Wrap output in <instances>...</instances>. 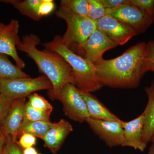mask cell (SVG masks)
Returning a JSON list of instances; mask_svg holds the SVG:
<instances>
[{
    "instance_id": "1",
    "label": "cell",
    "mask_w": 154,
    "mask_h": 154,
    "mask_svg": "<svg viewBox=\"0 0 154 154\" xmlns=\"http://www.w3.org/2000/svg\"><path fill=\"white\" fill-rule=\"evenodd\" d=\"M146 43L130 47L121 55L95 64L98 79L102 86L112 88H137L145 74L144 53Z\"/></svg>"
},
{
    "instance_id": "2",
    "label": "cell",
    "mask_w": 154,
    "mask_h": 154,
    "mask_svg": "<svg viewBox=\"0 0 154 154\" xmlns=\"http://www.w3.org/2000/svg\"><path fill=\"white\" fill-rule=\"evenodd\" d=\"M40 42L38 36L30 33L22 36L17 45V49L32 59L39 72L49 80L52 88L48 91V96L50 99L56 100L64 86L67 83L71 84L72 68L58 54L46 49H38L37 46Z\"/></svg>"
},
{
    "instance_id": "3",
    "label": "cell",
    "mask_w": 154,
    "mask_h": 154,
    "mask_svg": "<svg viewBox=\"0 0 154 154\" xmlns=\"http://www.w3.org/2000/svg\"><path fill=\"white\" fill-rule=\"evenodd\" d=\"M45 49L58 54L71 67V84L80 90L94 92L103 87L98 79L95 65L67 47L61 36H56L51 41L42 43Z\"/></svg>"
},
{
    "instance_id": "4",
    "label": "cell",
    "mask_w": 154,
    "mask_h": 154,
    "mask_svg": "<svg viewBox=\"0 0 154 154\" xmlns=\"http://www.w3.org/2000/svg\"><path fill=\"white\" fill-rule=\"evenodd\" d=\"M57 17L66 22L67 29L62 37L64 44L73 52L83 44L96 29V22L88 17H82L60 6Z\"/></svg>"
},
{
    "instance_id": "5",
    "label": "cell",
    "mask_w": 154,
    "mask_h": 154,
    "mask_svg": "<svg viewBox=\"0 0 154 154\" xmlns=\"http://www.w3.org/2000/svg\"><path fill=\"white\" fill-rule=\"evenodd\" d=\"M52 88L51 83L44 75L0 80V94L14 100L25 98L36 91H49Z\"/></svg>"
},
{
    "instance_id": "6",
    "label": "cell",
    "mask_w": 154,
    "mask_h": 154,
    "mask_svg": "<svg viewBox=\"0 0 154 154\" xmlns=\"http://www.w3.org/2000/svg\"><path fill=\"white\" fill-rule=\"evenodd\" d=\"M57 99L62 103L65 114L72 120L83 123L90 118L85 102L79 89L72 84L67 83L64 86Z\"/></svg>"
},
{
    "instance_id": "7",
    "label": "cell",
    "mask_w": 154,
    "mask_h": 154,
    "mask_svg": "<svg viewBox=\"0 0 154 154\" xmlns=\"http://www.w3.org/2000/svg\"><path fill=\"white\" fill-rule=\"evenodd\" d=\"M107 10V15L128 25L137 35L145 33L154 22V18L132 5L130 0L128 4L113 10Z\"/></svg>"
},
{
    "instance_id": "8",
    "label": "cell",
    "mask_w": 154,
    "mask_h": 154,
    "mask_svg": "<svg viewBox=\"0 0 154 154\" xmlns=\"http://www.w3.org/2000/svg\"><path fill=\"white\" fill-rule=\"evenodd\" d=\"M117 46L104 32L96 28L74 52L95 65L103 59L106 51Z\"/></svg>"
},
{
    "instance_id": "9",
    "label": "cell",
    "mask_w": 154,
    "mask_h": 154,
    "mask_svg": "<svg viewBox=\"0 0 154 154\" xmlns=\"http://www.w3.org/2000/svg\"><path fill=\"white\" fill-rule=\"evenodd\" d=\"M20 25L17 19H12L8 25L0 22V54L11 57L19 68H24L25 63L17 53V45L20 40Z\"/></svg>"
},
{
    "instance_id": "10",
    "label": "cell",
    "mask_w": 154,
    "mask_h": 154,
    "mask_svg": "<svg viewBox=\"0 0 154 154\" xmlns=\"http://www.w3.org/2000/svg\"><path fill=\"white\" fill-rule=\"evenodd\" d=\"M121 121H107L88 118L86 122L100 139L109 147L124 146L123 130Z\"/></svg>"
},
{
    "instance_id": "11",
    "label": "cell",
    "mask_w": 154,
    "mask_h": 154,
    "mask_svg": "<svg viewBox=\"0 0 154 154\" xmlns=\"http://www.w3.org/2000/svg\"><path fill=\"white\" fill-rule=\"evenodd\" d=\"M96 23L97 29L104 32L117 45L125 44L137 35L128 25L108 15L96 21Z\"/></svg>"
},
{
    "instance_id": "12",
    "label": "cell",
    "mask_w": 154,
    "mask_h": 154,
    "mask_svg": "<svg viewBox=\"0 0 154 154\" xmlns=\"http://www.w3.org/2000/svg\"><path fill=\"white\" fill-rule=\"evenodd\" d=\"M26 102L25 98L15 99L2 122L6 136L11 137L15 142H17L19 129L24 122Z\"/></svg>"
},
{
    "instance_id": "13",
    "label": "cell",
    "mask_w": 154,
    "mask_h": 154,
    "mask_svg": "<svg viewBox=\"0 0 154 154\" xmlns=\"http://www.w3.org/2000/svg\"><path fill=\"white\" fill-rule=\"evenodd\" d=\"M121 125L123 130L124 146L130 147L143 152L147 144L143 141L144 116L143 112L131 121H122Z\"/></svg>"
},
{
    "instance_id": "14",
    "label": "cell",
    "mask_w": 154,
    "mask_h": 154,
    "mask_svg": "<svg viewBox=\"0 0 154 154\" xmlns=\"http://www.w3.org/2000/svg\"><path fill=\"white\" fill-rule=\"evenodd\" d=\"M73 131L72 126L68 122L61 119L41 138L45 146L48 148L54 153L60 149L69 134Z\"/></svg>"
},
{
    "instance_id": "15",
    "label": "cell",
    "mask_w": 154,
    "mask_h": 154,
    "mask_svg": "<svg viewBox=\"0 0 154 154\" xmlns=\"http://www.w3.org/2000/svg\"><path fill=\"white\" fill-rule=\"evenodd\" d=\"M79 91L85 102L90 118L107 121H121L91 92L79 89Z\"/></svg>"
},
{
    "instance_id": "16",
    "label": "cell",
    "mask_w": 154,
    "mask_h": 154,
    "mask_svg": "<svg viewBox=\"0 0 154 154\" xmlns=\"http://www.w3.org/2000/svg\"><path fill=\"white\" fill-rule=\"evenodd\" d=\"M146 93L148 96V102L143 112L144 116L143 141L147 145L154 134V81L151 85L146 87Z\"/></svg>"
},
{
    "instance_id": "17",
    "label": "cell",
    "mask_w": 154,
    "mask_h": 154,
    "mask_svg": "<svg viewBox=\"0 0 154 154\" xmlns=\"http://www.w3.org/2000/svg\"><path fill=\"white\" fill-rule=\"evenodd\" d=\"M42 0H1L0 2L9 4L17 9L22 15L34 21L41 20L42 17L38 14V9Z\"/></svg>"
},
{
    "instance_id": "18",
    "label": "cell",
    "mask_w": 154,
    "mask_h": 154,
    "mask_svg": "<svg viewBox=\"0 0 154 154\" xmlns=\"http://www.w3.org/2000/svg\"><path fill=\"white\" fill-rule=\"evenodd\" d=\"M28 77L29 75L9 60L8 56L0 54V80Z\"/></svg>"
},
{
    "instance_id": "19",
    "label": "cell",
    "mask_w": 154,
    "mask_h": 154,
    "mask_svg": "<svg viewBox=\"0 0 154 154\" xmlns=\"http://www.w3.org/2000/svg\"><path fill=\"white\" fill-rule=\"evenodd\" d=\"M54 125L51 121L23 122L18 134V138L23 133H28L41 139Z\"/></svg>"
},
{
    "instance_id": "20",
    "label": "cell",
    "mask_w": 154,
    "mask_h": 154,
    "mask_svg": "<svg viewBox=\"0 0 154 154\" xmlns=\"http://www.w3.org/2000/svg\"><path fill=\"white\" fill-rule=\"evenodd\" d=\"M60 6L82 17H88L89 3L88 0H62Z\"/></svg>"
},
{
    "instance_id": "21",
    "label": "cell",
    "mask_w": 154,
    "mask_h": 154,
    "mask_svg": "<svg viewBox=\"0 0 154 154\" xmlns=\"http://www.w3.org/2000/svg\"><path fill=\"white\" fill-rule=\"evenodd\" d=\"M51 112L40 111L31 107L28 102L25 105V114L23 122H32L36 121H50Z\"/></svg>"
},
{
    "instance_id": "22",
    "label": "cell",
    "mask_w": 154,
    "mask_h": 154,
    "mask_svg": "<svg viewBox=\"0 0 154 154\" xmlns=\"http://www.w3.org/2000/svg\"><path fill=\"white\" fill-rule=\"evenodd\" d=\"M88 18L96 22L107 15V9L104 8L100 0H88Z\"/></svg>"
},
{
    "instance_id": "23",
    "label": "cell",
    "mask_w": 154,
    "mask_h": 154,
    "mask_svg": "<svg viewBox=\"0 0 154 154\" xmlns=\"http://www.w3.org/2000/svg\"><path fill=\"white\" fill-rule=\"evenodd\" d=\"M28 102L31 107L36 110L52 112V105L44 97L36 93H33L28 96Z\"/></svg>"
},
{
    "instance_id": "24",
    "label": "cell",
    "mask_w": 154,
    "mask_h": 154,
    "mask_svg": "<svg viewBox=\"0 0 154 154\" xmlns=\"http://www.w3.org/2000/svg\"><path fill=\"white\" fill-rule=\"evenodd\" d=\"M143 71L144 73L154 71V41L150 40L146 44L144 53Z\"/></svg>"
},
{
    "instance_id": "25",
    "label": "cell",
    "mask_w": 154,
    "mask_h": 154,
    "mask_svg": "<svg viewBox=\"0 0 154 154\" xmlns=\"http://www.w3.org/2000/svg\"><path fill=\"white\" fill-rule=\"evenodd\" d=\"M130 2L154 18V0H130Z\"/></svg>"
},
{
    "instance_id": "26",
    "label": "cell",
    "mask_w": 154,
    "mask_h": 154,
    "mask_svg": "<svg viewBox=\"0 0 154 154\" xmlns=\"http://www.w3.org/2000/svg\"><path fill=\"white\" fill-rule=\"evenodd\" d=\"M36 137L28 133L22 134L19 137V140L17 142L19 146L24 149L33 147L36 144Z\"/></svg>"
},
{
    "instance_id": "27",
    "label": "cell",
    "mask_w": 154,
    "mask_h": 154,
    "mask_svg": "<svg viewBox=\"0 0 154 154\" xmlns=\"http://www.w3.org/2000/svg\"><path fill=\"white\" fill-rule=\"evenodd\" d=\"M15 100L0 94V122L5 118L10 106Z\"/></svg>"
},
{
    "instance_id": "28",
    "label": "cell",
    "mask_w": 154,
    "mask_h": 154,
    "mask_svg": "<svg viewBox=\"0 0 154 154\" xmlns=\"http://www.w3.org/2000/svg\"><path fill=\"white\" fill-rule=\"evenodd\" d=\"M55 4L53 0H42L38 9V14L42 17L48 16L55 8Z\"/></svg>"
},
{
    "instance_id": "29",
    "label": "cell",
    "mask_w": 154,
    "mask_h": 154,
    "mask_svg": "<svg viewBox=\"0 0 154 154\" xmlns=\"http://www.w3.org/2000/svg\"><path fill=\"white\" fill-rule=\"evenodd\" d=\"M6 148L8 154H23L20 147L10 136H6Z\"/></svg>"
},
{
    "instance_id": "30",
    "label": "cell",
    "mask_w": 154,
    "mask_h": 154,
    "mask_svg": "<svg viewBox=\"0 0 154 154\" xmlns=\"http://www.w3.org/2000/svg\"><path fill=\"white\" fill-rule=\"evenodd\" d=\"M104 8L107 10H112L125 4H128L129 0H100Z\"/></svg>"
},
{
    "instance_id": "31",
    "label": "cell",
    "mask_w": 154,
    "mask_h": 154,
    "mask_svg": "<svg viewBox=\"0 0 154 154\" xmlns=\"http://www.w3.org/2000/svg\"><path fill=\"white\" fill-rule=\"evenodd\" d=\"M6 135L4 132L2 122H0V151L3 150L6 144Z\"/></svg>"
},
{
    "instance_id": "32",
    "label": "cell",
    "mask_w": 154,
    "mask_h": 154,
    "mask_svg": "<svg viewBox=\"0 0 154 154\" xmlns=\"http://www.w3.org/2000/svg\"><path fill=\"white\" fill-rule=\"evenodd\" d=\"M22 152L23 154H38L36 149L33 147L24 149Z\"/></svg>"
},
{
    "instance_id": "33",
    "label": "cell",
    "mask_w": 154,
    "mask_h": 154,
    "mask_svg": "<svg viewBox=\"0 0 154 154\" xmlns=\"http://www.w3.org/2000/svg\"><path fill=\"white\" fill-rule=\"evenodd\" d=\"M147 154H154V146L152 144L149 149L148 153Z\"/></svg>"
},
{
    "instance_id": "34",
    "label": "cell",
    "mask_w": 154,
    "mask_h": 154,
    "mask_svg": "<svg viewBox=\"0 0 154 154\" xmlns=\"http://www.w3.org/2000/svg\"><path fill=\"white\" fill-rule=\"evenodd\" d=\"M5 148L2 151H0V154H5Z\"/></svg>"
},
{
    "instance_id": "35",
    "label": "cell",
    "mask_w": 154,
    "mask_h": 154,
    "mask_svg": "<svg viewBox=\"0 0 154 154\" xmlns=\"http://www.w3.org/2000/svg\"><path fill=\"white\" fill-rule=\"evenodd\" d=\"M151 141L152 143V144L154 146V134L152 136L151 140Z\"/></svg>"
},
{
    "instance_id": "36",
    "label": "cell",
    "mask_w": 154,
    "mask_h": 154,
    "mask_svg": "<svg viewBox=\"0 0 154 154\" xmlns=\"http://www.w3.org/2000/svg\"><path fill=\"white\" fill-rule=\"evenodd\" d=\"M5 149H6L5 154H8V152H7V149H6V146H5Z\"/></svg>"
},
{
    "instance_id": "37",
    "label": "cell",
    "mask_w": 154,
    "mask_h": 154,
    "mask_svg": "<svg viewBox=\"0 0 154 154\" xmlns=\"http://www.w3.org/2000/svg\"><path fill=\"white\" fill-rule=\"evenodd\" d=\"M153 72H154V71H153Z\"/></svg>"
}]
</instances>
